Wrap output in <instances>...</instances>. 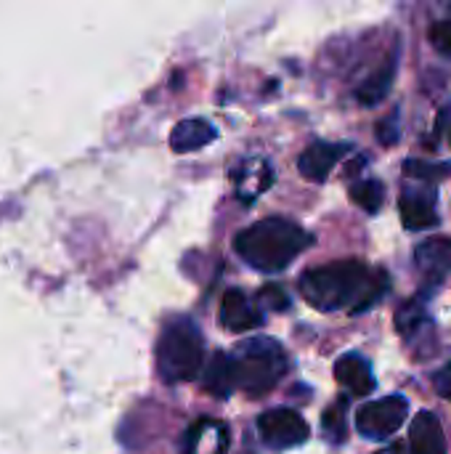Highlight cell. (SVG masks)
Returning a JSON list of instances; mask_svg holds the SVG:
<instances>
[{
	"mask_svg": "<svg viewBox=\"0 0 451 454\" xmlns=\"http://www.w3.org/2000/svg\"><path fill=\"white\" fill-rule=\"evenodd\" d=\"M388 287V274H372L362 261H335L308 269L300 277V295L319 311H351L369 309Z\"/></svg>",
	"mask_w": 451,
	"mask_h": 454,
	"instance_id": "6da1fadb",
	"label": "cell"
},
{
	"mask_svg": "<svg viewBox=\"0 0 451 454\" xmlns=\"http://www.w3.org/2000/svg\"><path fill=\"white\" fill-rule=\"evenodd\" d=\"M311 245V234L284 218H263L234 239V250L242 255V261L266 274L287 269Z\"/></svg>",
	"mask_w": 451,
	"mask_h": 454,
	"instance_id": "7a4b0ae2",
	"label": "cell"
},
{
	"mask_svg": "<svg viewBox=\"0 0 451 454\" xmlns=\"http://www.w3.org/2000/svg\"><path fill=\"white\" fill-rule=\"evenodd\" d=\"M205 362V340L199 327L186 319H170L157 340V370L167 383L191 380Z\"/></svg>",
	"mask_w": 451,
	"mask_h": 454,
	"instance_id": "3957f363",
	"label": "cell"
},
{
	"mask_svg": "<svg viewBox=\"0 0 451 454\" xmlns=\"http://www.w3.org/2000/svg\"><path fill=\"white\" fill-rule=\"evenodd\" d=\"M237 388L247 396L268 394L287 372V354L274 338H253L245 340L231 356Z\"/></svg>",
	"mask_w": 451,
	"mask_h": 454,
	"instance_id": "277c9868",
	"label": "cell"
},
{
	"mask_svg": "<svg viewBox=\"0 0 451 454\" xmlns=\"http://www.w3.org/2000/svg\"><path fill=\"white\" fill-rule=\"evenodd\" d=\"M407 412L409 402L404 396H385L356 412V428L367 439H388L407 423Z\"/></svg>",
	"mask_w": 451,
	"mask_h": 454,
	"instance_id": "5b68a950",
	"label": "cell"
},
{
	"mask_svg": "<svg viewBox=\"0 0 451 454\" xmlns=\"http://www.w3.org/2000/svg\"><path fill=\"white\" fill-rule=\"evenodd\" d=\"M263 442L274 450H292L308 439V426L295 410H268L258 418Z\"/></svg>",
	"mask_w": 451,
	"mask_h": 454,
	"instance_id": "8992f818",
	"label": "cell"
},
{
	"mask_svg": "<svg viewBox=\"0 0 451 454\" xmlns=\"http://www.w3.org/2000/svg\"><path fill=\"white\" fill-rule=\"evenodd\" d=\"M436 189L431 184L423 186H409L404 189L401 200H399V210H401V221L407 229L412 231H425L433 229L439 223V213H436Z\"/></svg>",
	"mask_w": 451,
	"mask_h": 454,
	"instance_id": "52a82bcc",
	"label": "cell"
},
{
	"mask_svg": "<svg viewBox=\"0 0 451 454\" xmlns=\"http://www.w3.org/2000/svg\"><path fill=\"white\" fill-rule=\"evenodd\" d=\"M415 266L428 287H439L451 269V239L447 237H431L415 250Z\"/></svg>",
	"mask_w": 451,
	"mask_h": 454,
	"instance_id": "ba28073f",
	"label": "cell"
},
{
	"mask_svg": "<svg viewBox=\"0 0 451 454\" xmlns=\"http://www.w3.org/2000/svg\"><path fill=\"white\" fill-rule=\"evenodd\" d=\"M263 322L260 309H255L242 290H226L221 301V325L229 333H250Z\"/></svg>",
	"mask_w": 451,
	"mask_h": 454,
	"instance_id": "9c48e42d",
	"label": "cell"
},
{
	"mask_svg": "<svg viewBox=\"0 0 451 454\" xmlns=\"http://www.w3.org/2000/svg\"><path fill=\"white\" fill-rule=\"evenodd\" d=\"M409 450L412 454H447L444 426L433 412H417L409 426Z\"/></svg>",
	"mask_w": 451,
	"mask_h": 454,
	"instance_id": "30bf717a",
	"label": "cell"
},
{
	"mask_svg": "<svg viewBox=\"0 0 451 454\" xmlns=\"http://www.w3.org/2000/svg\"><path fill=\"white\" fill-rule=\"evenodd\" d=\"M335 380L354 396H369L375 391V372L362 354H346L335 362Z\"/></svg>",
	"mask_w": 451,
	"mask_h": 454,
	"instance_id": "8fae6325",
	"label": "cell"
},
{
	"mask_svg": "<svg viewBox=\"0 0 451 454\" xmlns=\"http://www.w3.org/2000/svg\"><path fill=\"white\" fill-rule=\"evenodd\" d=\"M346 149H348V146H343V144H324V141H316V144H311V146L300 154L298 170H300L308 181L322 184V181H327V176H330V170L338 165V160L346 154Z\"/></svg>",
	"mask_w": 451,
	"mask_h": 454,
	"instance_id": "7c38bea8",
	"label": "cell"
},
{
	"mask_svg": "<svg viewBox=\"0 0 451 454\" xmlns=\"http://www.w3.org/2000/svg\"><path fill=\"white\" fill-rule=\"evenodd\" d=\"M229 431L218 420H199L191 426L186 439V454H226Z\"/></svg>",
	"mask_w": 451,
	"mask_h": 454,
	"instance_id": "4fadbf2b",
	"label": "cell"
},
{
	"mask_svg": "<svg viewBox=\"0 0 451 454\" xmlns=\"http://www.w3.org/2000/svg\"><path fill=\"white\" fill-rule=\"evenodd\" d=\"M210 141H215V128L213 122L202 120V117H189V120H181L173 133H170V146L178 152V154H186V152H197L202 146H207Z\"/></svg>",
	"mask_w": 451,
	"mask_h": 454,
	"instance_id": "5bb4252c",
	"label": "cell"
},
{
	"mask_svg": "<svg viewBox=\"0 0 451 454\" xmlns=\"http://www.w3.org/2000/svg\"><path fill=\"white\" fill-rule=\"evenodd\" d=\"M202 386L210 396H218V399H226L231 396V391L237 388V380H234V364H231V356L218 351L207 364H205V375H202Z\"/></svg>",
	"mask_w": 451,
	"mask_h": 454,
	"instance_id": "9a60e30c",
	"label": "cell"
},
{
	"mask_svg": "<svg viewBox=\"0 0 451 454\" xmlns=\"http://www.w3.org/2000/svg\"><path fill=\"white\" fill-rule=\"evenodd\" d=\"M393 72H396V64H393V61H385L375 74H369V77L362 82V88L356 90V98H359L364 106H377V104L388 96V90H391Z\"/></svg>",
	"mask_w": 451,
	"mask_h": 454,
	"instance_id": "2e32d148",
	"label": "cell"
},
{
	"mask_svg": "<svg viewBox=\"0 0 451 454\" xmlns=\"http://www.w3.org/2000/svg\"><path fill=\"white\" fill-rule=\"evenodd\" d=\"M346 415H348V399L332 402L330 410L322 415V431H324V436L332 444H340L348 436V420H346Z\"/></svg>",
	"mask_w": 451,
	"mask_h": 454,
	"instance_id": "e0dca14e",
	"label": "cell"
},
{
	"mask_svg": "<svg viewBox=\"0 0 451 454\" xmlns=\"http://www.w3.org/2000/svg\"><path fill=\"white\" fill-rule=\"evenodd\" d=\"M383 197H385V189L377 178H364V181H356L351 186V200L364 210V213H377L383 207Z\"/></svg>",
	"mask_w": 451,
	"mask_h": 454,
	"instance_id": "ac0fdd59",
	"label": "cell"
},
{
	"mask_svg": "<svg viewBox=\"0 0 451 454\" xmlns=\"http://www.w3.org/2000/svg\"><path fill=\"white\" fill-rule=\"evenodd\" d=\"M404 176L407 178H415V181H423V184H431L433 181H441L451 176V162H425V160H407L404 162Z\"/></svg>",
	"mask_w": 451,
	"mask_h": 454,
	"instance_id": "d6986e66",
	"label": "cell"
},
{
	"mask_svg": "<svg viewBox=\"0 0 451 454\" xmlns=\"http://www.w3.org/2000/svg\"><path fill=\"white\" fill-rule=\"evenodd\" d=\"M425 319H428V314L423 309V301H412V303H407V306L399 309V314H396V330L404 338H412L417 333V327L425 325Z\"/></svg>",
	"mask_w": 451,
	"mask_h": 454,
	"instance_id": "ffe728a7",
	"label": "cell"
},
{
	"mask_svg": "<svg viewBox=\"0 0 451 454\" xmlns=\"http://www.w3.org/2000/svg\"><path fill=\"white\" fill-rule=\"evenodd\" d=\"M258 306L266 309V311H284V309H290V298H287V293L282 287L268 285V287H263L258 293Z\"/></svg>",
	"mask_w": 451,
	"mask_h": 454,
	"instance_id": "44dd1931",
	"label": "cell"
},
{
	"mask_svg": "<svg viewBox=\"0 0 451 454\" xmlns=\"http://www.w3.org/2000/svg\"><path fill=\"white\" fill-rule=\"evenodd\" d=\"M431 43L439 53L444 56H451V19H444V21H436L431 27Z\"/></svg>",
	"mask_w": 451,
	"mask_h": 454,
	"instance_id": "7402d4cb",
	"label": "cell"
},
{
	"mask_svg": "<svg viewBox=\"0 0 451 454\" xmlns=\"http://www.w3.org/2000/svg\"><path fill=\"white\" fill-rule=\"evenodd\" d=\"M433 386H436V394L441 399H449L451 402V362H447L436 375H433Z\"/></svg>",
	"mask_w": 451,
	"mask_h": 454,
	"instance_id": "603a6c76",
	"label": "cell"
},
{
	"mask_svg": "<svg viewBox=\"0 0 451 454\" xmlns=\"http://www.w3.org/2000/svg\"><path fill=\"white\" fill-rule=\"evenodd\" d=\"M375 454H404V447L401 444H396V447H385V450H380V452Z\"/></svg>",
	"mask_w": 451,
	"mask_h": 454,
	"instance_id": "cb8c5ba5",
	"label": "cell"
}]
</instances>
